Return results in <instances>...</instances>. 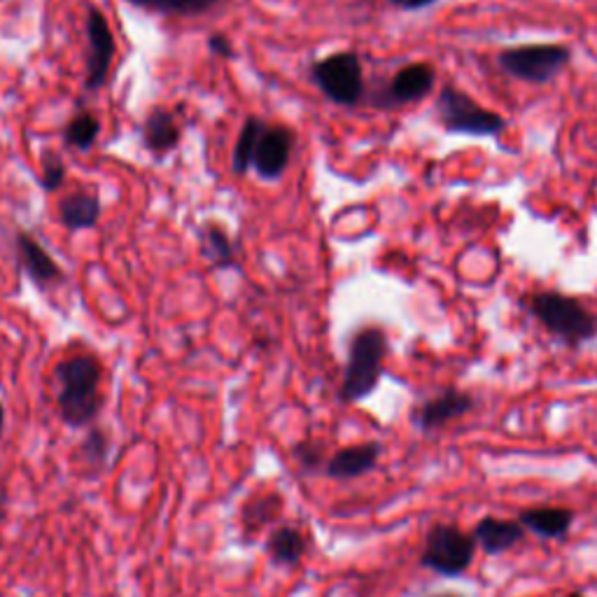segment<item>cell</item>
Masks as SVG:
<instances>
[{
  "label": "cell",
  "mask_w": 597,
  "mask_h": 597,
  "mask_svg": "<svg viewBox=\"0 0 597 597\" xmlns=\"http://www.w3.org/2000/svg\"><path fill=\"white\" fill-rule=\"evenodd\" d=\"M56 402L63 423L80 430L92 425L101 411V375L103 369L92 356H75L63 360L56 371Z\"/></svg>",
  "instance_id": "obj_1"
},
{
  "label": "cell",
  "mask_w": 597,
  "mask_h": 597,
  "mask_svg": "<svg viewBox=\"0 0 597 597\" xmlns=\"http://www.w3.org/2000/svg\"><path fill=\"white\" fill-rule=\"evenodd\" d=\"M388 356V337L379 327L360 329L350 341L348 364L341 383V402L356 404L367 400L379 388L383 375V362Z\"/></svg>",
  "instance_id": "obj_2"
},
{
  "label": "cell",
  "mask_w": 597,
  "mask_h": 597,
  "mask_svg": "<svg viewBox=\"0 0 597 597\" xmlns=\"http://www.w3.org/2000/svg\"><path fill=\"white\" fill-rule=\"evenodd\" d=\"M476 539L453 523H434L425 537L420 565L439 574V577L455 579L467 572L476 558Z\"/></svg>",
  "instance_id": "obj_3"
},
{
  "label": "cell",
  "mask_w": 597,
  "mask_h": 597,
  "mask_svg": "<svg viewBox=\"0 0 597 597\" xmlns=\"http://www.w3.org/2000/svg\"><path fill=\"white\" fill-rule=\"evenodd\" d=\"M535 318L569 346H579L597 334V318L577 299L563 297L558 292H542L533 299Z\"/></svg>",
  "instance_id": "obj_4"
},
{
  "label": "cell",
  "mask_w": 597,
  "mask_h": 597,
  "mask_svg": "<svg viewBox=\"0 0 597 597\" xmlns=\"http://www.w3.org/2000/svg\"><path fill=\"white\" fill-rule=\"evenodd\" d=\"M320 92L337 105H356L364 96L362 63L352 52H339L320 59L311 69Z\"/></svg>",
  "instance_id": "obj_5"
},
{
  "label": "cell",
  "mask_w": 597,
  "mask_h": 597,
  "mask_svg": "<svg viewBox=\"0 0 597 597\" xmlns=\"http://www.w3.org/2000/svg\"><path fill=\"white\" fill-rule=\"evenodd\" d=\"M439 117L453 134L467 136H497L504 128V120L493 110L481 107L472 96L446 86L439 94Z\"/></svg>",
  "instance_id": "obj_6"
},
{
  "label": "cell",
  "mask_w": 597,
  "mask_h": 597,
  "mask_svg": "<svg viewBox=\"0 0 597 597\" xmlns=\"http://www.w3.org/2000/svg\"><path fill=\"white\" fill-rule=\"evenodd\" d=\"M572 52L565 45H521L504 50L500 65L523 82L544 84L556 78L569 63Z\"/></svg>",
  "instance_id": "obj_7"
},
{
  "label": "cell",
  "mask_w": 597,
  "mask_h": 597,
  "mask_svg": "<svg viewBox=\"0 0 597 597\" xmlns=\"http://www.w3.org/2000/svg\"><path fill=\"white\" fill-rule=\"evenodd\" d=\"M86 42H90V52H86V90L99 92L107 80L110 65L115 56V38L110 31L107 19L101 10L90 8L86 12Z\"/></svg>",
  "instance_id": "obj_8"
},
{
  "label": "cell",
  "mask_w": 597,
  "mask_h": 597,
  "mask_svg": "<svg viewBox=\"0 0 597 597\" xmlns=\"http://www.w3.org/2000/svg\"><path fill=\"white\" fill-rule=\"evenodd\" d=\"M474 397L462 390H444L439 397H432L423 406L415 409L413 423L423 434H432L444 425L453 423L457 418H464L474 409Z\"/></svg>",
  "instance_id": "obj_9"
},
{
  "label": "cell",
  "mask_w": 597,
  "mask_h": 597,
  "mask_svg": "<svg viewBox=\"0 0 597 597\" xmlns=\"http://www.w3.org/2000/svg\"><path fill=\"white\" fill-rule=\"evenodd\" d=\"M295 150V131L287 126H267L259 138L253 168L264 181H276L290 166V157Z\"/></svg>",
  "instance_id": "obj_10"
},
{
  "label": "cell",
  "mask_w": 597,
  "mask_h": 597,
  "mask_svg": "<svg viewBox=\"0 0 597 597\" xmlns=\"http://www.w3.org/2000/svg\"><path fill=\"white\" fill-rule=\"evenodd\" d=\"M527 529L512 518H497V516H483L474 527V539L485 556H502V553L516 548L525 542Z\"/></svg>",
  "instance_id": "obj_11"
},
{
  "label": "cell",
  "mask_w": 597,
  "mask_h": 597,
  "mask_svg": "<svg viewBox=\"0 0 597 597\" xmlns=\"http://www.w3.org/2000/svg\"><path fill=\"white\" fill-rule=\"evenodd\" d=\"M383 453V446L375 444V441H367V444L358 446H348L337 451L325 464V472L329 478L334 481H350V478H360L369 472L375 470Z\"/></svg>",
  "instance_id": "obj_12"
},
{
  "label": "cell",
  "mask_w": 597,
  "mask_h": 597,
  "mask_svg": "<svg viewBox=\"0 0 597 597\" xmlns=\"http://www.w3.org/2000/svg\"><path fill=\"white\" fill-rule=\"evenodd\" d=\"M574 518L577 516H574L572 508L565 506H533L523 508L516 521L527 529V533L537 535L539 539L563 542L569 535Z\"/></svg>",
  "instance_id": "obj_13"
},
{
  "label": "cell",
  "mask_w": 597,
  "mask_h": 597,
  "mask_svg": "<svg viewBox=\"0 0 597 597\" xmlns=\"http://www.w3.org/2000/svg\"><path fill=\"white\" fill-rule=\"evenodd\" d=\"M17 250H19L21 264H24L27 276L35 285L48 287V285L61 280L59 264L52 259V255L45 248H42L31 234H27V231L17 234Z\"/></svg>",
  "instance_id": "obj_14"
},
{
  "label": "cell",
  "mask_w": 597,
  "mask_h": 597,
  "mask_svg": "<svg viewBox=\"0 0 597 597\" xmlns=\"http://www.w3.org/2000/svg\"><path fill=\"white\" fill-rule=\"evenodd\" d=\"M434 86V69L430 63H411L390 82V101L413 103L425 99Z\"/></svg>",
  "instance_id": "obj_15"
},
{
  "label": "cell",
  "mask_w": 597,
  "mask_h": 597,
  "mask_svg": "<svg viewBox=\"0 0 597 597\" xmlns=\"http://www.w3.org/2000/svg\"><path fill=\"white\" fill-rule=\"evenodd\" d=\"M101 198L84 192L63 196L59 202V219L69 231L94 229L101 219Z\"/></svg>",
  "instance_id": "obj_16"
},
{
  "label": "cell",
  "mask_w": 597,
  "mask_h": 597,
  "mask_svg": "<svg viewBox=\"0 0 597 597\" xmlns=\"http://www.w3.org/2000/svg\"><path fill=\"white\" fill-rule=\"evenodd\" d=\"M181 126L175 115L164 107H154L143 124V143L154 154H166L181 143Z\"/></svg>",
  "instance_id": "obj_17"
},
{
  "label": "cell",
  "mask_w": 597,
  "mask_h": 597,
  "mask_svg": "<svg viewBox=\"0 0 597 597\" xmlns=\"http://www.w3.org/2000/svg\"><path fill=\"white\" fill-rule=\"evenodd\" d=\"M267 126L269 124L264 120H259V117H248L246 124H243L238 141H236L234 152H231V171L236 175H246L253 168L259 138L264 136V131H267Z\"/></svg>",
  "instance_id": "obj_18"
},
{
  "label": "cell",
  "mask_w": 597,
  "mask_h": 597,
  "mask_svg": "<svg viewBox=\"0 0 597 597\" xmlns=\"http://www.w3.org/2000/svg\"><path fill=\"white\" fill-rule=\"evenodd\" d=\"M267 550L276 565H297L306 553V542L299 529L278 527L267 542Z\"/></svg>",
  "instance_id": "obj_19"
},
{
  "label": "cell",
  "mask_w": 597,
  "mask_h": 597,
  "mask_svg": "<svg viewBox=\"0 0 597 597\" xmlns=\"http://www.w3.org/2000/svg\"><path fill=\"white\" fill-rule=\"evenodd\" d=\"M204 255L213 261L215 269H231L236 264L234 243L219 225H210L204 231Z\"/></svg>",
  "instance_id": "obj_20"
},
{
  "label": "cell",
  "mask_w": 597,
  "mask_h": 597,
  "mask_svg": "<svg viewBox=\"0 0 597 597\" xmlns=\"http://www.w3.org/2000/svg\"><path fill=\"white\" fill-rule=\"evenodd\" d=\"M99 134H101L99 120L90 113H82V115H75L69 122V126H65L63 138H65V145H71L75 150H90L94 141L99 138Z\"/></svg>",
  "instance_id": "obj_21"
},
{
  "label": "cell",
  "mask_w": 597,
  "mask_h": 597,
  "mask_svg": "<svg viewBox=\"0 0 597 597\" xmlns=\"http://www.w3.org/2000/svg\"><path fill=\"white\" fill-rule=\"evenodd\" d=\"M219 0H159L157 10L154 12H166V14H181V17H196L213 10Z\"/></svg>",
  "instance_id": "obj_22"
},
{
  "label": "cell",
  "mask_w": 597,
  "mask_h": 597,
  "mask_svg": "<svg viewBox=\"0 0 597 597\" xmlns=\"http://www.w3.org/2000/svg\"><path fill=\"white\" fill-rule=\"evenodd\" d=\"M65 183V164L56 157V154H45L42 159V173H40V187L45 192H59Z\"/></svg>",
  "instance_id": "obj_23"
},
{
  "label": "cell",
  "mask_w": 597,
  "mask_h": 597,
  "mask_svg": "<svg viewBox=\"0 0 597 597\" xmlns=\"http://www.w3.org/2000/svg\"><path fill=\"white\" fill-rule=\"evenodd\" d=\"M278 512H280V500L276 495H271V497L250 502L248 512H246V521H248V525L261 527V525H267Z\"/></svg>",
  "instance_id": "obj_24"
},
{
  "label": "cell",
  "mask_w": 597,
  "mask_h": 597,
  "mask_svg": "<svg viewBox=\"0 0 597 597\" xmlns=\"http://www.w3.org/2000/svg\"><path fill=\"white\" fill-rule=\"evenodd\" d=\"M82 453L86 457V462L94 464V467H101L105 462V453H107V436L105 432H101L99 428H94L90 434H86L84 444H82Z\"/></svg>",
  "instance_id": "obj_25"
},
{
  "label": "cell",
  "mask_w": 597,
  "mask_h": 597,
  "mask_svg": "<svg viewBox=\"0 0 597 597\" xmlns=\"http://www.w3.org/2000/svg\"><path fill=\"white\" fill-rule=\"evenodd\" d=\"M295 457L299 460L301 467L308 470V472L318 470L320 464H327L325 457H322V449L318 444H313V441H303V444H299L295 449Z\"/></svg>",
  "instance_id": "obj_26"
},
{
  "label": "cell",
  "mask_w": 597,
  "mask_h": 597,
  "mask_svg": "<svg viewBox=\"0 0 597 597\" xmlns=\"http://www.w3.org/2000/svg\"><path fill=\"white\" fill-rule=\"evenodd\" d=\"M208 48H210V52H213V54L223 56V59H234V56H236V54H234V45H231V40H229L227 35H223V33H215V35H210V38H208Z\"/></svg>",
  "instance_id": "obj_27"
},
{
  "label": "cell",
  "mask_w": 597,
  "mask_h": 597,
  "mask_svg": "<svg viewBox=\"0 0 597 597\" xmlns=\"http://www.w3.org/2000/svg\"><path fill=\"white\" fill-rule=\"evenodd\" d=\"M126 3L136 6V8H143V10H157L159 0H126Z\"/></svg>",
  "instance_id": "obj_28"
},
{
  "label": "cell",
  "mask_w": 597,
  "mask_h": 597,
  "mask_svg": "<svg viewBox=\"0 0 597 597\" xmlns=\"http://www.w3.org/2000/svg\"><path fill=\"white\" fill-rule=\"evenodd\" d=\"M432 3H434V0H409L406 10H420V8H428V6H432Z\"/></svg>",
  "instance_id": "obj_29"
},
{
  "label": "cell",
  "mask_w": 597,
  "mask_h": 597,
  "mask_svg": "<svg viewBox=\"0 0 597 597\" xmlns=\"http://www.w3.org/2000/svg\"><path fill=\"white\" fill-rule=\"evenodd\" d=\"M3 512H6V491L0 488V518H3Z\"/></svg>",
  "instance_id": "obj_30"
},
{
  "label": "cell",
  "mask_w": 597,
  "mask_h": 597,
  "mask_svg": "<svg viewBox=\"0 0 597 597\" xmlns=\"http://www.w3.org/2000/svg\"><path fill=\"white\" fill-rule=\"evenodd\" d=\"M6 425V411H3V404H0V430H3Z\"/></svg>",
  "instance_id": "obj_31"
},
{
  "label": "cell",
  "mask_w": 597,
  "mask_h": 597,
  "mask_svg": "<svg viewBox=\"0 0 597 597\" xmlns=\"http://www.w3.org/2000/svg\"><path fill=\"white\" fill-rule=\"evenodd\" d=\"M430 597H460L455 593H439V595H430Z\"/></svg>",
  "instance_id": "obj_32"
},
{
  "label": "cell",
  "mask_w": 597,
  "mask_h": 597,
  "mask_svg": "<svg viewBox=\"0 0 597 597\" xmlns=\"http://www.w3.org/2000/svg\"><path fill=\"white\" fill-rule=\"evenodd\" d=\"M394 6H400V8H406L409 6V0H392Z\"/></svg>",
  "instance_id": "obj_33"
},
{
  "label": "cell",
  "mask_w": 597,
  "mask_h": 597,
  "mask_svg": "<svg viewBox=\"0 0 597 597\" xmlns=\"http://www.w3.org/2000/svg\"><path fill=\"white\" fill-rule=\"evenodd\" d=\"M565 597H586L584 593H569V595H565Z\"/></svg>",
  "instance_id": "obj_34"
}]
</instances>
